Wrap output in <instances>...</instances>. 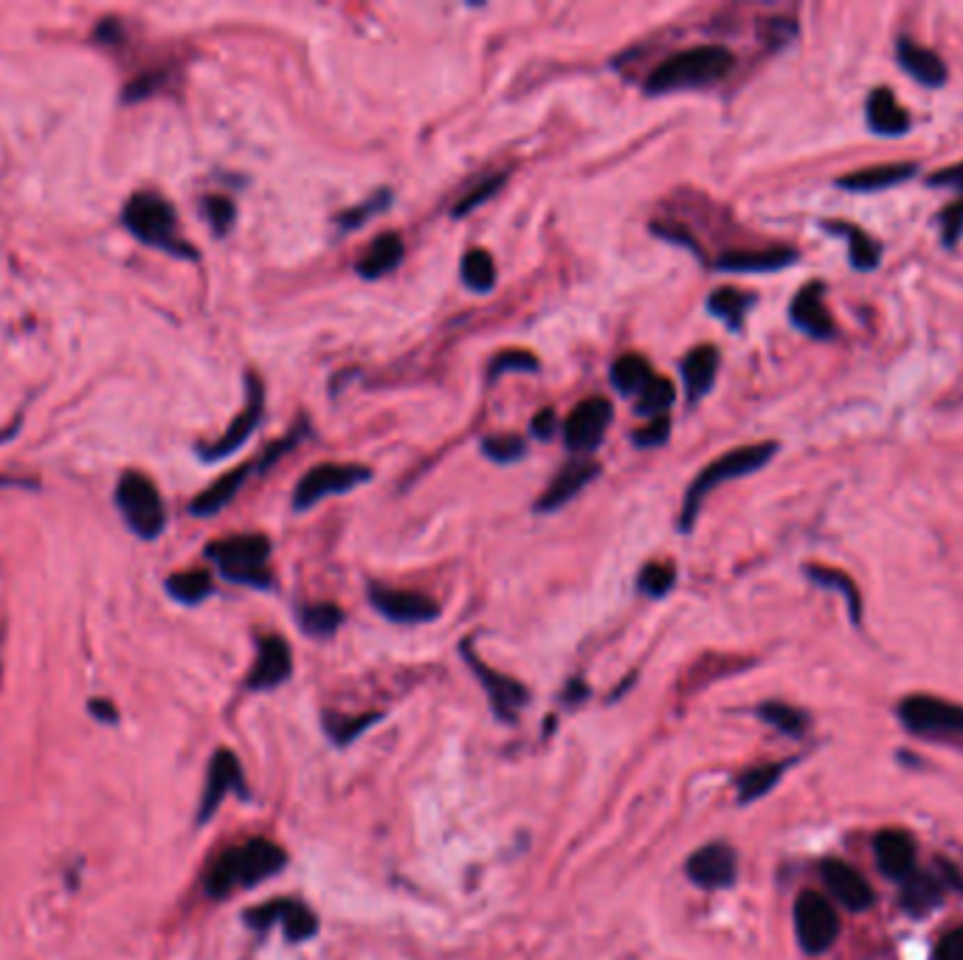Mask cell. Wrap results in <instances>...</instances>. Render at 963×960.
Returning a JSON list of instances; mask_svg holds the SVG:
<instances>
[{
	"instance_id": "cell-46",
	"label": "cell",
	"mask_w": 963,
	"mask_h": 960,
	"mask_svg": "<svg viewBox=\"0 0 963 960\" xmlns=\"http://www.w3.org/2000/svg\"><path fill=\"white\" fill-rule=\"evenodd\" d=\"M668 437H671V417H654L645 429L634 431V445L637 449H659V445L668 443Z\"/></svg>"
},
{
	"instance_id": "cell-31",
	"label": "cell",
	"mask_w": 963,
	"mask_h": 960,
	"mask_svg": "<svg viewBox=\"0 0 963 960\" xmlns=\"http://www.w3.org/2000/svg\"><path fill=\"white\" fill-rule=\"evenodd\" d=\"M752 304H756V296H752V293L735 291V288H719L713 296L707 299V311L713 313L715 318H721L727 327L738 330Z\"/></svg>"
},
{
	"instance_id": "cell-9",
	"label": "cell",
	"mask_w": 963,
	"mask_h": 960,
	"mask_svg": "<svg viewBox=\"0 0 963 960\" xmlns=\"http://www.w3.org/2000/svg\"><path fill=\"white\" fill-rule=\"evenodd\" d=\"M614 420V406L606 397H586L572 408V415L563 422V443L572 454H592L604 443L606 429Z\"/></svg>"
},
{
	"instance_id": "cell-26",
	"label": "cell",
	"mask_w": 963,
	"mask_h": 960,
	"mask_svg": "<svg viewBox=\"0 0 963 960\" xmlns=\"http://www.w3.org/2000/svg\"><path fill=\"white\" fill-rule=\"evenodd\" d=\"M251 470H259V463H249V465H240V468L229 470L226 477L217 479V482L212 484V488H206V491H203L201 496L194 498L189 510H192L194 516H215V513L223 510V507L229 505L231 498H235L237 493H240V488H243V484L249 482Z\"/></svg>"
},
{
	"instance_id": "cell-33",
	"label": "cell",
	"mask_w": 963,
	"mask_h": 960,
	"mask_svg": "<svg viewBox=\"0 0 963 960\" xmlns=\"http://www.w3.org/2000/svg\"><path fill=\"white\" fill-rule=\"evenodd\" d=\"M463 282L473 293H487L496 285V263L485 249L465 251L463 256Z\"/></svg>"
},
{
	"instance_id": "cell-16",
	"label": "cell",
	"mask_w": 963,
	"mask_h": 960,
	"mask_svg": "<svg viewBox=\"0 0 963 960\" xmlns=\"http://www.w3.org/2000/svg\"><path fill=\"white\" fill-rule=\"evenodd\" d=\"M229 792H240V795H245L243 769H240V760L235 758V753H229V749H220V753L212 758V763H208V778H206V788H203V797H201L198 822H206L208 817L215 814L217 806H220L223 797L229 795Z\"/></svg>"
},
{
	"instance_id": "cell-51",
	"label": "cell",
	"mask_w": 963,
	"mask_h": 960,
	"mask_svg": "<svg viewBox=\"0 0 963 960\" xmlns=\"http://www.w3.org/2000/svg\"><path fill=\"white\" fill-rule=\"evenodd\" d=\"M929 184H933V187H958V189H963V161H961V164L950 166V169H941V173L929 175Z\"/></svg>"
},
{
	"instance_id": "cell-42",
	"label": "cell",
	"mask_w": 963,
	"mask_h": 960,
	"mask_svg": "<svg viewBox=\"0 0 963 960\" xmlns=\"http://www.w3.org/2000/svg\"><path fill=\"white\" fill-rule=\"evenodd\" d=\"M378 719H381V712H375V716H355V719H350V716H347V719H344V716L327 712V716H325V727H327V733H330V738H333L335 744H350V741L358 738V735L364 733L367 727H372Z\"/></svg>"
},
{
	"instance_id": "cell-10",
	"label": "cell",
	"mask_w": 963,
	"mask_h": 960,
	"mask_svg": "<svg viewBox=\"0 0 963 960\" xmlns=\"http://www.w3.org/2000/svg\"><path fill=\"white\" fill-rule=\"evenodd\" d=\"M245 380H249V383H245V389H249V397H245L243 412H240V415L231 420V426L226 429V434H223L217 443L198 449L206 463H217V459H223V456H229V454H235L237 449H243V445L249 443V437L254 434V429L259 426V420H263V415H265L263 380H259L254 372H249V378Z\"/></svg>"
},
{
	"instance_id": "cell-15",
	"label": "cell",
	"mask_w": 963,
	"mask_h": 960,
	"mask_svg": "<svg viewBox=\"0 0 963 960\" xmlns=\"http://www.w3.org/2000/svg\"><path fill=\"white\" fill-rule=\"evenodd\" d=\"M463 654H465V659H468V665H471L473 673L479 677V682H482V687H485L493 710L499 712V719L514 721L516 712H519V707L524 705L527 698H530L524 691V684H519L516 679H510V677H505V673H496V670L487 668V665L482 662L477 654H473L471 645H465Z\"/></svg>"
},
{
	"instance_id": "cell-11",
	"label": "cell",
	"mask_w": 963,
	"mask_h": 960,
	"mask_svg": "<svg viewBox=\"0 0 963 960\" xmlns=\"http://www.w3.org/2000/svg\"><path fill=\"white\" fill-rule=\"evenodd\" d=\"M901 721L913 733H963V707L933 696H910L899 707Z\"/></svg>"
},
{
	"instance_id": "cell-18",
	"label": "cell",
	"mask_w": 963,
	"mask_h": 960,
	"mask_svg": "<svg viewBox=\"0 0 963 960\" xmlns=\"http://www.w3.org/2000/svg\"><path fill=\"white\" fill-rule=\"evenodd\" d=\"M823 882L825 887L834 893V896L848 907V910H865L874 901V890L867 885V879L860 871H853L851 864L839 862V859H825L823 868Z\"/></svg>"
},
{
	"instance_id": "cell-37",
	"label": "cell",
	"mask_w": 963,
	"mask_h": 960,
	"mask_svg": "<svg viewBox=\"0 0 963 960\" xmlns=\"http://www.w3.org/2000/svg\"><path fill=\"white\" fill-rule=\"evenodd\" d=\"M786 772V763H763V767L749 769L738 778V800L752 803L758 797H763L781 781V774Z\"/></svg>"
},
{
	"instance_id": "cell-45",
	"label": "cell",
	"mask_w": 963,
	"mask_h": 960,
	"mask_svg": "<svg viewBox=\"0 0 963 960\" xmlns=\"http://www.w3.org/2000/svg\"><path fill=\"white\" fill-rule=\"evenodd\" d=\"M389 201H392V194H389V192H378L372 198V201L360 203L358 209H350V212H344V215L335 217V223H339L341 228H360V226H364V223L369 220V217H375V215H378V212H383V209L389 206Z\"/></svg>"
},
{
	"instance_id": "cell-7",
	"label": "cell",
	"mask_w": 963,
	"mask_h": 960,
	"mask_svg": "<svg viewBox=\"0 0 963 960\" xmlns=\"http://www.w3.org/2000/svg\"><path fill=\"white\" fill-rule=\"evenodd\" d=\"M372 479V470L367 465H353V463H325L316 465L299 479L296 488H293V510H311L313 505H319L321 498L335 496V493L355 491L358 484H367Z\"/></svg>"
},
{
	"instance_id": "cell-4",
	"label": "cell",
	"mask_w": 963,
	"mask_h": 960,
	"mask_svg": "<svg viewBox=\"0 0 963 960\" xmlns=\"http://www.w3.org/2000/svg\"><path fill=\"white\" fill-rule=\"evenodd\" d=\"M206 555L215 560L220 572L235 583H243V586L254 589H268L270 586V572L265 567V560L270 558V541L259 532H249V535H231V539H220L215 544H208Z\"/></svg>"
},
{
	"instance_id": "cell-50",
	"label": "cell",
	"mask_w": 963,
	"mask_h": 960,
	"mask_svg": "<svg viewBox=\"0 0 963 960\" xmlns=\"http://www.w3.org/2000/svg\"><path fill=\"white\" fill-rule=\"evenodd\" d=\"M530 431H533L535 440H549L558 431V417H555L553 408H541L530 422Z\"/></svg>"
},
{
	"instance_id": "cell-39",
	"label": "cell",
	"mask_w": 963,
	"mask_h": 960,
	"mask_svg": "<svg viewBox=\"0 0 963 960\" xmlns=\"http://www.w3.org/2000/svg\"><path fill=\"white\" fill-rule=\"evenodd\" d=\"M758 716H761L766 724L775 727V730H781L784 735H791V738H800V735L806 733V727H809V719H806L803 712L795 710V707L789 705H777V702H766V705H761Z\"/></svg>"
},
{
	"instance_id": "cell-34",
	"label": "cell",
	"mask_w": 963,
	"mask_h": 960,
	"mask_svg": "<svg viewBox=\"0 0 963 960\" xmlns=\"http://www.w3.org/2000/svg\"><path fill=\"white\" fill-rule=\"evenodd\" d=\"M167 592L173 594L178 603L194 606V603L206 601L208 594H212V574H208L206 569H189V572H178L167 581Z\"/></svg>"
},
{
	"instance_id": "cell-12",
	"label": "cell",
	"mask_w": 963,
	"mask_h": 960,
	"mask_svg": "<svg viewBox=\"0 0 963 960\" xmlns=\"http://www.w3.org/2000/svg\"><path fill=\"white\" fill-rule=\"evenodd\" d=\"M245 924L254 926V930H268L270 924H282L284 935L291 940H307L316 935V930H319L316 915H313L305 905L288 901V898L245 910Z\"/></svg>"
},
{
	"instance_id": "cell-25",
	"label": "cell",
	"mask_w": 963,
	"mask_h": 960,
	"mask_svg": "<svg viewBox=\"0 0 963 960\" xmlns=\"http://www.w3.org/2000/svg\"><path fill=\"white\" fill-rule=\"evenodd\" d=\"M403 251H406L403 249V240L401 235H395V231L375 237V240L369 242L367 254L355 263V270H358L360 279L387 277V274H392V270L403 263Z\"/></svg>"
},
{
	"instance_id": "cell-1",
	"label": "cell",
	"mask_w": 963,
	"mask_h": 960,
	"mask_svg": "<svg viewBox=\"0 0 963 960\" xmlns=\"http://www.w3.org/2000/svg\"><path fill=\"white\" fill-rule=\"evenodd\" d=\"M288 864V854L270 839H251L245 845L223 850L206 873V893L212 898H226L240 887H254L265 879L277 876Z\"/></svg>"
},
{
	"instance_id": "cell-22",
	"label": "cell",
	"mask_w": 963,
	"mask_h": 960,
	"mask_svg": "<svg viewBox=\"0 0 963 960\" xmlns=\"http://www.w3.org/2000/svg\"><path fill=\"white\" fill-rule=\"evenodd\" d=\"M680 372L685 380L687 403H699L713 389L715 372H719V350L713 344L696 346L682 358Z\"/></svg>"
},
{
	"instance_id": "cell-28",
	"label": "cell",
	"mask_w": 963,
	"mask_h": 960,
	"mask_svg": "<svg viewBox=\"0 0 963 960\" xmlns=\"http://www.w3.org/2000/svg\"><path fill=\"white\" fill-rule=\"evenodd\" d=\"M915 175V164H882V166H867L860 173L842 175L839 178V187L853 189V192H876V189L896 187L901 180H908Z\"/></svg>"
},
{
	"instance_id": "cell-49",
	"label": "cell",
	"mask_w": 963,
	"mask_h": 960,
	"mask_svg": "<svg viewBox=\"0 0 963 960\" xmlns=\"http://www.w3.org/2000/svg\"><path fill=\"white\" fill-rule=\"evenodd\" d=\"M936 960H963V926L952 930V933L938 944Z\"/></svg>"
},
{
	"instance_id": "cell-47",
	"label": "cell",
	"mask_w": 963,
	"mask_h": 960,
	"mask_svg": "<svg viewBox=\"0 0 963 960\" xmlns=\"http://www.w3.org/2000/svg\"><path fill=\"white\" fill-rule=\"evenodd\" d=\"M208 223L215 226V235H226L235 223V203L229 198H206Z\"/></svg>"
},
{
	"instance_id": "cell-14",
	"label": "cell",
	"mask_w": 963,
	"mask_h": 960,
	"mask_svg": "<svg viewBox=\"0 0 963 960\" xmlns=\"http://www.w3.org/2000/svg\"><path fill=\"white\" fill-rule=\"evenodd\" d=\"M685 873L694 885L705 887V890H719V887H730L735 882L738 859L730 845L710 843L687 859Z\"/></svg>"
},
{
	"instance_id": "cell-24",
	"label": "cell",
	"mask_w": 963,
	"mask_h": 960,
	"mask_svg": "<svg viewBox=\"0 0 963 960\" xmlns=\"http://www.w3.org/2000/svg\"><path fill=\"white\" fill-rule=\"evenodd\" d=\"M797 260L789 249H766V251H730V254L715 260V268L730 270V274H770L781 270Z\"/></svg>"
},
{
	"instance_id": "cell-8",
	"label": "cell",
	"mask_w": 963,
	"mask_h": 960,
	"mask_svg": "<svg viewBox=\"0 0 963 960\" xmlns=\"http://www.w3.org/2000/svg\"><path fill=\"white\" fill-rule=\"evenodd\" d=\"M795 930L800 947L809 955H820L837 940L839 915L823 893L806 890L795 901Z\"/></svg>"
},
{
	"instance_id": "cell-2",
	"label": "cell",
	"mask_w": 963,
	"mask_h": 960,
	"mask_svg": "<svg viewBox=\"0 0 963 960\" xmlns=\"http://www.w3.org/2000/svg\"><path fill=\"white\" fill-rule=\"evenodd\" d=\"M735 56L724 46H694L687 51H676L673 56L662 60L645 79V93L648 97H662L673 90L705 88L733 71Z\"/></svg>"
},
{
	"instance_id": "cell-40",
	"label": "cell",
	"mask_w": 963,
	"mask_h": 960,
	"mask_svg": "<svg viewBox=\"0 0 963 960\" xmlns=\"http://www.w3.org/2000/svg\"><path fill=\"white\" fill-rule=\"evenodd\" d=\"M479 449H482V454H485L487 459H493V463L499 465L519 463L521 456L527 454L524 437L519 434H491L479 443Z\"/></svg>"
},
{
	"instance_id": "cell-43",
	"label": "cell",
	"mask_w": 963,
	"mask_h": 960,
	"mask_svg": "<svg viewBox=\"0 0 963 960\" xmlns=\"http://www.w3.org/2000/svg\"><path fill=\"white\" fill-rule=\"evenodd\" d=\"M538 369L541 364L533 353H527V350H505V353H499L491 361L487 383H493V380L505 372H538Z\"/></svg>"
},
{
	"instance_id": "cell-52",
	"label": "cell",
	"mask_w": 963,
	"mask_h": 960,
	"mask_svg": "<svg viewBox=\"0 0 963 960\" xmlns=\"http://www.w3.org/2000/svg\"><path fill=\"white\" fill-rule=\"evenodd\" d=\"M88 710H90V716H93V719L104 721V724H111V721L118 719L116 707H113L111 702H107V698H90Z\"/></svg>"
},
{
	"instance_id": "cell-20",
	"label": "cell",
	"mask_w": 963,
	"mask_h": 960,
	"mask_svg": "<svg viewBox=\"0 0 963 960\" xmlns=\"http://www.w3.org/2000/svg\"><path fill=\"white\" fill-rule=\"evenodd\" d=\"M789 316L795 321V327H800V330L814 336V339H832L834 336L832 313H828V307L823 302V285L820 282L806 285L803 291L791 299Z\"/></svg>"
},
{
	"instance_id": "cell-21",
	"label": "cell",
	"mask_w": 963,
	"mask_h": 960,
	"mask_svg": "<svg viewBox=\"0 0 963 960\" xmlns=\"http://www.w3.org/2000/svg\"><path fill=\"white\" fill-rule=\"evenodd\" d=\"M876 862H879V871L890 879H904L913 873L915 864V845L904 831L887 829L879 831L874 839Z\"/></svg>"
},
{
	"instance_id": "cell-35",
	"label": "cell",
	"mask_w": 963,
	"mask_h": 960,
	"mask_svg": "<svg viewBox=\"0 0 963 960\" xmlns=\"http://www.w3.org/2000/svg\"><path fill=\"white\" fill-rule=\"evenodd\" d=\"M637 412L643 417H666L668 408L676 401V387L671 380L662 378V375H654L648 383L643 387V392L637 394Z\"/></svg>"
},
{
	"instance_id": "cell-3",
	"label": "cell",
	"mask_w": 963,
	"mask_h": 960,
	"mask_svg": "<svg viewBox=\"0 0 963 960\" xmlns=\"http://www.w3.org/2000/svg\"><path fill=\"white\" fill-rule=\"evenodd\" d=\"M777 443H758V445H744V449H735L730 454L719 456L715 463L707 465L701 470L699 477L690 482L685 493V505H682V516H680V530L682 532H690L696 525V518H699L701 505H705L707 493L719 488V484L730 482V479H742L749 477V473H756L758 468L770 463L772 456H775Z\"/></svg>"
},
{
	"instance_id": "cell-44",
	"label": "cell",
	"mask_w": 963,
	"mask_h": 960,
	"mask_svg": "<svg viewBox=\"0 0 963 960\" xmlns=\"http://www.w3.org/2000/svg\"><path fill=\"white\" fill-rule=\"evenodd\" d=\"M505 180H507V175L499 173V175H493V178H485V180H482V184H477V187H473L471 192L465 194V198L457 203V206H454V212H451V215H454V217L471 215L473 209H479L485 201H491L493 194H496L502 187H505Z\"/></svg>"
},
{
	"instance_id": "cell-32",
	"label": "cell",
	"mask_w": 963,
	"mask_h": 960,
	"mask_svg": "<svg viewBox=\"0 0 963 960\" xmlns=\"http://www.w3.org/2000/svg\"><path fill=\"white\" fill-rule=\"evenodd\" d=\"M806 574H809L811 581L818 583V586L834 589V592L842 594V597H846V601H848V611H851V620L853 622L862 620L860 589H857V583H853L846 572H839V569H828V567H806Z\"/></svg>"
},
{
	"instance_id": "cell-5",
	"label": "cell",
	"mask_w": 963,
	"mask_h": 960,
	"mask_svg": "<svg viewBox=\"0 0 963 960\" xmlns=\"http://www.w3.org/2000/svg\"><path fill=\"white\" fill-rule=\"evenodd\" d=\"M125 226L130 228L132 235L139 240L150 242V245H159V249H167L173 254L180 256H194L192 245L180 242L175 237V212L164 198L153 192H139L132 194L125 206Z\"/></svg>"
},
{
	"instance_id": "cell-48",
	"label": "cell",
	"mask_w": 963,
	"mask_h": 960,
	"mask_svg": "<svg viewBox=\"0 0 963 960\" xmlns=\"http://www.w3.org/2000/svg\"><path fill=\"white\" fill-rule=\"evenodd\" d=\"M963 235V198L941 212V237L947 245H955Z\"/></svg>"
},
{
	"instance_id": "cell-36",
	"label": "cell",
	"mask_w": 963,
	"mask_h": 960,
	"mask_svg": "<svg viewBox=\"0 0 963 960\" xmlns=\"http://www.w3.org/2000/svg\"><path fill=\"white\" fill-rule=\"evenodd\" d=\"M344 622V611L335 603H313L299 611V626L311 636H330Z\"/></svg>"
},
{
	"instance_id": "cell-29",
	"label": "cell",
	"mask_w": 963,
	"mask_h": 960,
	"mask_svg": "<svg viewBox=\"0 0 963 960\" xmlns=\"http://www.w3.org/2000/svg\"><path fill=\"white\" fill-rule=\"evenodd\" d=\"M941 890L943 887L927 873H910L901 885V907L913 915H927L941 901Z\"/></svg>"
},
{
	"instance_id": "cell-13",
	"label": "cell",
	"mask_w": 963,
	"mask_h": 960,
	"mask_svg": "<svg viewBox=\"0 0 963 960\" xmlns=\"http://www.w3.org/2000/svg\"><path fill=\"white\" fill-rule=\"evenodd\" d=\"M369 601L392 622H431L440 617V606L423 592H406V589H389L372 583Z\"/></svg>"
},
{
	"instance_id": "cell-23",
	"label": "cell",
	"mask_w": 963,
	"mask_h": 960,
	"mask_svg": "<svg viewBox=\"0 0 963 960\" xmlns=\"http://www.w3.org/2000/svg\"><path fill=\"white\" fill-rule=\"evenodd\" d=\"M896 54H899V63L904 65V71L922 85H927V88H941L947 83V65L936 51L915 46L913 40L901 37L899 46H896Z\"/></svg>"
},
{
	"instance_id": "cell-30",
	"label": "cell",
	"mask_w": 963,
	"mask_h": 960,
	"mask_svg": "<svg viewBox=\"0 0 963 960\" xmlns=\"http://www.w3.org/2000/svg\"><path fill=\"white\" fill-rule=\"evenodd\" d=\"M654 369L651 364L643 358V355H623V358L614 361V367H611V387L617 389L620 394L631 397V394H639L643 387L648 380L654 378Z\"/></svg>"
},
{
	"instance_id": "cell-38",
	"label": "cell",
	"mask_w": 963,
	"mask_h": 960,
	"mask_svg": "<svg viewBox=\"0 0 963 960\" xmlns=\"http://www.w3.org/2000/svg\"><path fill=\"white\" fill-rule=\"evenodd\" d=\"M828 228H834L837 235H846L848 240H851V263L857 265V268L871 270L879 265V245H876V242L871 240V237H867L862 228L842 226V223H834V226H828Z\"/></svg>"
},
{
	"instance_id": "cell-19",
	"label": "cell",
	"mask_w": 963,
	"mask_h": 960,
	"mask_svg": "<svg viewBox=\"0 0 963 960\" xmlns=\"http://www.w3.org/2000/svg\"><path fill=\"white\" fill-rule=\"evenodd\" d=\"M600 473V465L597 463H569L563 465L561 473L549 482V488L538 496L535 502V513H553V510H561L567 502L578 496V493L597 479Z\"/></svg>"
},
{
	"instance_id": "cell-17",
	"label": "cell",
	"mask_w": 963,
	"mask_h": 960,
	"mask_svg": "<svg viewBox=\"0 0 963 960\" xmlns=\"http://www.w3.org/2000/svg\"><path fill=\"white\" fill-rule=\"evenodd\" d=\"M293 670V657L291 648L284 643L282 636H263L259 640V654L257 665L249 673V687L251 691H270V687H279L282 682H288Z\"/></svg>"
},
{
	"instance_id": "cell-6",
	"label": "cell",
	"mask_w": 963,
	"mask_h": 960,
	"mask_svg": "<svg viewBox=\"0 0 963 960\" xmlns=\"http://www.w3.org/2000/svg\"><path fill=\"white\" fill-rule=\"evenodd\" d=\"M116 502L118 510L125 513L130 530L139 532L141 539H155V535L164 532L167 510H164V502L159 496V488L144 473L127 470L125 477L118 479Z\"/></svg>"
},
{
	"instance_id": "cell-27",
	"label": "cell",
	"mask_w": 963,
	"mask_h": 960,
	"mask_svg": "<svg viewBox=\"0 0 963 960\" xmlns=\"http://www.w3.org/2000/svg\"><path fill=\"white\" fill-rule=\"evenodd\" d=\"M865 113L871 130L882 132V136H901V132L910 127L908 111L896 102L894 93L887 88H876L874 93L867 97Z\"/></svg>"
},
{
	"instance_id": "cell-41",
	"label": "cell",
	"mask_w": 963,
	"mask_h": 960,
	"mask_svg": "<svg viewBox=\"0 0 963 960\" xmlns=\"http://www.w3.org/2000/svg\"><path fill=\"white\" fill-rule=\"evenodd\" d=\"M673 583H676V569L671 564H659V560L645 564L643 572L637 574V589L648 597H666Z\"/></svg>"
}]
</instances>
